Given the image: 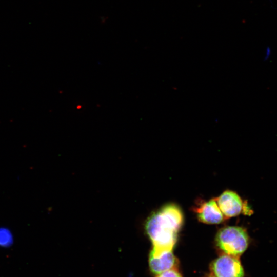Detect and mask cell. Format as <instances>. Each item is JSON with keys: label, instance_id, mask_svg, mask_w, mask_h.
<instances>
[{"label": "cell", "instance_id": "cell-7", "mask_svg": "<svg viewBox=\"0 0 277 277\" xmlns=\"http://www.w3.org/2000/svg\"><path fill=\"white\" fill-rule=\"evenodd\" d=\"M157 277H182L176 269H172L157 275Z\"/></svg>", "mask_w": 277, "mask_h": 277}, {"label": "cell", "instance_id": "cell-2", "mask_svg": "<svg viewBox=\"0 0 277 277\" xmlns=\"http://www.w3.org/2000/svg\"><path fill=\"white\" fill-rule=\"evenodd\" d=\"M216 242L217 247L225 254L239 256L247 249L249 238L243 228L228 226L218 232Z\"/></svg>", "mask_w": 277, "mask_h": 277}, {"label": "cell", "instance_id": "cell-5", "mask_svg": "<svg viewBox=\"0 0 277 277\" xmlns=\"http://www.w3.org/2000/svg\"><path fill=\"white\" fill-rule=\"evenodd\" d=\"M149 265L151 272L158 275L166 271L176 269L177 260L172 251L163 252L158 255L150 253Z\"/></svg>", "mask_w": 277, "mask_h": 277}, {"label": "cell", "instance_id": "cell-4", "mask_svg": "<svg viewBox=\"0 0 277 277\" xmlns=\"http://www.w3.org/2000/svg\"><path fill=\"white\" fill-rule=\"evenodd\" d=\"M218 206L223 215L227 217L239 215L244 210V205L240 197L234 192L227 190L224 192L216 200Z\"/></svg>", "mask_w": 277, "mask_h": 277}, {"label": "cell", "instance_id": "cell-8", "mask_svg": "<svg viewBox=\"0 0 277 277\" xmlns=\"http://www.w3.org/2000/svg\"><path fill=\"white\" fill-rule=\"evenodd\" d=\"M209 277H214V276H213L212 275V276H210Z\"/></svg>", "mask_w": 277, "mask_h": 277}, {"label": "cell", "instance_id": "cell-1", "mask_svg": "<svg viewBox=\"0 0 277 277\" xmlns=\"http://www.w3.org/2000/svg\"><path fill=\"white\" fill-rule=\"evenodd\" d=\"M183 222L180 209L175 205L163 207L148 220L146 228L153 248L150 253L158 255L172 251Z\"/></svg>", "mask_w": 277, "mask_h": 277}, {"label": "cell", "instance_id": "cell-6", "mask_svg": "<svg viewBox=\"0 0 277 277\" xmlns=\"http://www.w3.org/2000/svg\"><path fill=\"white\" fill-rule=\"evenodd\" d=\"M197 213L200 221L207 224L219 223L224 216L214 199L202 204L197 209Z\"/></svg>", "mask_w": 277, "mask_h": 277}, {"label": "cell", "instance_id": "cell-3", "mask_svg": "<svg viewBox=\"0 0 277 277\" xmlns=\"http://www.w3.org/2000/svg\"><path fill=\"white\" fill-rule=\"evenodd\" d=\"M210 269L214 277H244V271L238 256L224 254L211 263Z\"/></svg>", "mask_w": 277, "mask_h": 277}]
</instances>
